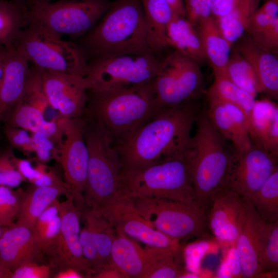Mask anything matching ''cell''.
Listing matches in <instances>:
<instances>
[{
  "label": "cell",
  "instance_id": "obj_1",
  "mask_svg": "<svg viewBox=\"0 0 278 278\" xmlns=\"http://www.w3.org/2000/svg\"><path fill=\"white\" fill-rule=\"evenodd\" d=\"M198 113L193 101L158 111L131 135L114 145L121 162V172L138 171L188 150Z\"/></svg>",
  "mask_w": 278,
  "mask_h": 278
},
{
  "label": "cell",
  "instance_id": "obj_2",
  "mask_svg": "<svg viewBox=\"0 0 278 278\" xmlns=\"http://www.w3.org/2000/svg\"><path fill=\"white\" fill-rule=\"evenodd\" d=\"M77 44L88 62L126 54L154 53L148 44L141 0L112 2L106 13Z\"/></svg>",
  "mask_w": 278,
  "mask_h": 278
},
{
  "label": "cell",
  "instance_id": "obj_3",
  "mask_svg": "<svg viewBox=\"0 0 278 278\" xmlns=\"http://www.w3.org/2000/svg\"><path fill=\"white\" fill-rule=\"evenodd\" d=\"M84 114L101 125L115 145L133 133L155 114L154 79L104 91L87 90Z\"/></svg>",
  "mask_w": 278,
  "mask_h": 278
},
{
  "label": "cell",
  "instance_id": "obj_4",
  "mask_svg": "<svg viewBox=\"0 0 278 278\" xmlns=\"http://www.w3.org/2000/svg\"><path fill=\"white\" fill-rule=\"evenodd\" d=\"M190 156L195 204L206 212L213 196L225 188L234 148L217 130L207 112H199Z\"/></svg>",
  "mask_w": 278,
  "mask_h": 278
},
{
  "label": "cell",
  "instance_id": "obj_5",
  "mask_svg": "<svg viewBox=\"0 0 278 278\" xmlns=\"http://www.w3.org/2000/svg\"><path fill=\"white\" fill-rule=\"evenodd\" d=\"M190 150L138 171L121 172L118 193L131 198L156 197L195 205Z\"/></svg>",
  "mask_w": 278,
  "mask_h": 278
},
{
  "label": "cell",
  "instance_id": "obj_6",
  "mask_svg": "<svg viewBox=\"0 0 278 278\" xmlns=\"http://www.w3.org/2000/svg\"><path fill=\"white\" fill-rule=\"evenodd\" d=\"M84 134L89 152L84 205L96 210L118 193L121 162L109 133L83 114Z\"/></svg>",
  "mask_w": 278,
  "mask_h": 278
},
{
  "label": "cell",
  "instance_id": "obj_7",
  "mask_svg": "<svg viewBox=\"0 0 278 278\" xmlns=\"http://www.w3.org/2000/svg\"><path fill=\"white\" fill-rule=\"evenodd\" d=\"M111 4L110 0H32L26 4L29 24L61 37L80 38L94 27Z\"/></svg>",
  "mask_w": 278,
  "mask_h": 278
},
{
  "label": "cell",
  "instance_id": "obj_8",
  "mask_svg": "<svg viewBox=\"0 0 278 278\" xmlns=\"http://www.w3.org/2000/svg\"><path fill=\"white\" fill-rule=\"evenodd\" d=\"M17 46L30 63L45 71L85 76L88 62L77 44L39 26L29 24L21 32Z\"/></svg>",
  "mask_w": 278,
  "mask_h": 278
},
{
  "label": "cell",
  "instance_id": "obj_9",
  "mask_svg": "<svg viewBox=\"0 0 278 278\" xmlns=\"http://www.w3.org/2000/svg\"><path fill=\"white\" fill-rule=\"evenodd\" d=\"M132 199L147 222L171 238L180 241L206 234L207 213L195 204L156 197Z\"/></svg>",
  "mask_w": 278,
  "mask_h": 278
},
{
  "label": "cell",
  "instance_id": "obj_10",
  "mask_svg": "<svg viewBox=\"0 0 278 278\" xmlns=\"http://www.w3.org/2000/svg\"><path fill=\"white\" fill-rule=\"evenodd\" d=\"M161 59L157 54H126L88 62L84 76L87 90L104 91L145 82L155 78Z\"/></svg>",
  "mask_w": 278,
  "mask_h": 278
},
{
  "label": "cell",
  "instance_id": "obj_11",
  "mask_svg": "<svg viewBox=\"0 0 278 278\" xmlns=\"http://www.w3.org/2000/svg\"><path fill=\"white\" fill-rule=\"evenodd\" d=\"M202 84L198 63L174 49L161 59L154 78L155 113L163 108L193 101Z\"/></svg>",
  "mask_w": 278,
  "mask_h": 278
},
{
  "label": "cell",
  "instance_id": "obj_12",
  "mask_svg": "<svg viewBox=\"0 0 278 278\" xmlns=\"http://www.w3.org/2000/svg\"><path fill=\"white\" fill-rule=\"evenodd\" d=\"M111 223L115 231L146 246L161 249L181 248L179 240L151 227L137 210L130 197L119 193L96 209Z\"/></svg>",
  "mask_w": 278,
  "mask_h": 278
},
{
  "label": "cell",
  "instance_id": "obj_13",
  "mask_svg": "<svg viewBox=\"0 0 278 278\" xmlns=\"http://www.w3.org/2000/svg\"><path fill=\"white\" fill-rule=\"evenodd\" d=\"M64 140L58 146L59 162L63 169L65 182L76 203H84L89 152L84 134L82 116L74 118H59Z\"/></svg>",
  "mask_w": 278,
  "mask_h": 278
},
{
  "label": "cell",
  "instance_id": "obj_14",
  "mask_svg": "<svg viewBox=\"0 0 278 278\" xmlns=\"http://www.w3.org/2000/svg\"><path fill=\"white\" fill-rule=\"evenodd\" d=\"M277 157L254 144L244 151L235 150L225 187L249 202L253 194L278 169Z\"/></svg>",
  "mask_w": 278,
  "mask_h": 278
},
{
  "label": "cell",
  "instance_id": "obj_15",
  "mask_svg": "<svg viewBox=\"0 0 278 278\" xmlns=\"http://www.w3.org/2000/svg\"><path fill=\"white\" fill-rule=\"evenodd\" d=\"M66 197L65 200L59 203V233L45 255L50 265L58 270L74 268L88 277L90 269L80 242L81 211L72 195Z\"/></svg>",
  "mask_w": 278,
  "mask_h": 278
},
{
  "label": "cell",
  "instance_id": "obj_16",
  "mask_svg": "<svg viewBox=\"0 0 278 278\" xmlns=\"http://www.w3.org/2000/svg\"><path fill=\"white\" fill-rule=\"evenodd\" d=\"M44 92L49 106L58 111L59 118L81 117L87 102L84 76L43 70Z\"/></svg>",
  "mask_w": 278,
  "mask_h": 278
},
{
  "label": "cell",
  "instance_id": "obj_17",
  "mask_svg": "<svg viewBox=\"0 0 278 278\" xmlns=\"http://www.w3.org/2000/svg\"><path fill=\"white\" fill-rule=\"evenodd\" d=\"M181 251V248H143L138 242L116 232L111 263L125 278H146L153 268L165 257Z\"/></svg>",
  "mask_w": 278,
  "mask_h": 278
},
{
  "label": "cell",
  "instance_id": "obj_18",
  "mask_svg": "<svg viewBox=\"0 0 278 278\" xmlns=\"http://www.w3.org/2000/svg\"><path fill=\"white\" fill-rule=\"evenodd\" d=\"M208 208L207 225L214 236L227 247L234 244L244 220L246 202L225 187L213 196Z\"/></svg>",
  "mask_w": 278,
  "mask_h": 278
},
{
  "label": "cell",
  "instance_id": "obj_19",
  "mask_svg": "<svg viewBox=\"0 0 278 278\" xmlns=\"http://www.w3.org/2000/svg\"><path fill=\"white\" fill-rule=\"evenodd\" d=\"M266 224L252 204L246 202L244 220L235 241L240 261L242 277H258L262 275L260 255Z\"/></svg>",
  "mask_w": 278,
  "mask_h": 278
},
{
  "label": "cell",
  "instance_id": "obj_20",
  "mask_svg": "<svg viewBox=\"0 0 278 278\" xmlns=\"http://www.w3.org/2000/svg\"><path fill=\"white\" fill-rule=\"evenodd\" d=\"M44 256L31 230L15 223L4 228L0 237V263L11 271L26 262L41 263Z\"/></svg>",
  "mask_w": 278,
  "mask_h": 278
},
{
  "label": "cell",
  "instance_id": "obj_21",
  "mask_svg": "<svg viewBox=\"0 0 278 278\" xmlns=\"http://www.w3.org/2000/svg\"><path fill=\"white\" fill-rule=\"evenodd\" d=\"M30 62L20 48H11L0 82V124L6 123L24 91Z\"/></svg>",
  "mask_w": 278,
  "mask_h": 278
},
{
  "label": "cell",
  "instance_id": "obj_22",
  "mask_svg": "<svg viewBox=\"0 0 278 278\" xmlns=\"http://www.w3.org/2000/svg\"><path fill=\"white\" fill-rule=\"evenodd\" d=\"M235 47L252 67L256 76L260 93L277 99L278 60L273 52L256 43L248 35L240 38Z\"/></svg>",
  "mask_w": 278,
  "mask_h": 278
},
{
  "label": "cell",
  "instance_id": "obj_23",
  "mask_svg": "<svg viewBox=\"0 0 278 278\" xmlns=\"http://www.w3.org/2000/svg\"><path fill=\"white\" fill-rule=\"evenodd\" d=\"M249 120L252 144L277 155V105L268 98L256 99Z\"/></svg>",
  "mask_w": 278,
  "mask_h": 278
},
{
  "label": "cell",
  "instance_id": "obj_24",
  "mask_svg": "<svg viewBox=\"0 0 278 278\" xmlns=\"http://www.w3.org/2000/svg\"><path fill=\"white\" fill-rule=\"evenodd\" d=\"M71 194L67 186H37L32 184L24 190L15 223L32 231L38 218L55 200L61 195L66 196Z\"/></svg>",
  "mask_w": 278,
  "mask_h": 278
},
{
  "label": "cell",
  "instance_id": "obj_25",
  "mask_svg": "<svg viewBox=\"0 0 278 278\" xmlns=\"http://www.w3.org/2000/svg\"><path fill=\"white\" fill-rule=\"evenodd\" d=\"M166 38L168 46L198 64L207 60L197 29L185 16L175 14L167 26Z\"/></svg>",
  "mask_w": 278,
  "mask_h": 278
},
{
  "label": "cell",
  "instance_id": "obj_26",
  "mask_svg": "<svg viewBox=\"0 0 278 278\" xmlns=\"http://www.w3.org/2000/svg\"><path fill=\"white\" fill-rule=\"evenodd\" d=\"M149 46L155 54L168 47L167 26L175 13L166 0H141Z\"/></svg>",
  "mask_w": 278,
  "mask_h": 278
},
{
  "label": "cell",
  "instance_id": "obj_27",
  "mask_svg": "<svg viewBox=\"0 0 278 278\" xmlns=\"http://www.w3.org/2000/svg\"><path fill=\"white\" fill-rule=\"evenodd\" d=\"M195 26L213 69L225 72L233 45L222 35L212 16L201 20Z\"/></svg>",
  "mask_w": 278,
  "mask_h": 278
},
{
  "label": "cell",
  "instance_id": "obj_28",
  "mask_svg": "<svg viewBox=\"0 0 278 278\" xmlns=\"http://www.w3.org/2000/svg\"><path fill=\"white\" fill-rule=\"evenodd\" d=\"M209 107L206 111L212 123L234 149L242 151L250 148L252 142L250 135L242 129L227 111L222 100L207 93Z\"/></svg>",
  "mask_w": 278,
  "mask_h": 278
},
{
  "label": "cell",
  "instance_id": "obj_29",
  "mask_svg": "<svg viewBox=\"0 0 278 278\" xmlns=\"http://www.w3.org/2000/svg\"><path fill=\"white\" fill-rule=\"evenodd\" d=\"M29 24L25 3L0 0V45L15 46L21 32Z\"/></svg>",
  "mask_w": 278,
  "mask_h": 278
},
{
  "label": "cell",
  "instance_id": "obj_30",
  "mask_svg": "<svg viewBox=\"0 0 278 278\" xmlns=\"http://www.w3.org/2000/svg\"><path fill=\"white\" fill-rule=\"evenodd\" d=\"M260 0H244L228 14L215 19L223 37L233 45L241 38Z\"/></svg>",
  "mask_w": 278,
  "mask_h": 278
},
{
  "label": "cell",
  "instance_id": "obj_31",
  "mask_svg": "<svg viewBox=\"0 0 278 278\" xmlns=\"http://www.w3.org/2000/svg\"><path fill=\"white\" fill-rule=\"evenodd\" d=\"M81 214L90 227L101 266L110 264L115 229L98 210L88 208Z\"/></svg>",
  "mask_w": 278,
  "mask_h": 278
},
{
  "label": "cell",
  "instance_id": "obj_32",
  "mask_svg": "<svg viewBox=\"0 0 278 278\" xmlns=\"http://www.w3.org/2000/svg\"><path fill=\"white\" fill-rule=\"evenodd\" d=\"M213 71L214 81L207 93L222 101L237 106L245 112L249 119L256 97L235 85L224 72L216 70H213Z\"/></svg>",
  "mask_w": 278,
  "mask_h": 278
},
{
  "label": "cell",
  "instance_id": "obj_33",
  "mask_svg": "<svg viewBox=\"0 0 278 278\" xmlns=\"http://www.w3.org/2000/svg\"><path fill=\"white\" fill-rule=\"evenodd\" d=\"M249 202L264 221H278V169L253 194Z\"/></svg>",
  "mask_w": 278,
  "mask_h": 278
},
{
  "label": "cell",
  "instance_id": "obj_34",
  "mask_svg": "<svg viewBox=\"0 0 278 278\" xmlns=\"http://www.w3.org/2000/svg\"><path fill=\"white\" fill-rule=\"evenodd\" d=\"M225 73L230 80L242 90L255 97L260 93L254 70L235 47L232 48Z\"/></svg>",
  "mask_w": 278,
  "mask_h": 278
},
{
  "label": "cell",
  "instance_id": "obj_35",
  "mask_svg": "<svg viewBox=\"0 0 278 278\" xmlns=\"http://www.w3.org/2000/svg\"><path fill=\"white\" fill-rule=\"evenodd\" d=\"M46 120L42 111L20 100L6 124L34 133L39 132Z\"/></svg>",
  "mask_w": 278,
  "mask_h": 278
},
{
  "label": "cell",
  "instance_id": "obj_36",
  "mask_svg": "<svg viewBox=\"0 0 278 278\" xmlns=\"http://www.w3.org/2000/svg\"><path fill=\"white\" fill-rule=\"evenodd\" d=\"M262 275H276L278 270V221L268 223L263 237L260 255Z\"/></svg>",
  "mask_w": 278,
  "mask_h": 278
},
{
  "label": "cell",
  "instance_id": "obj_37",
  "mask_svg": "<svg viewBox=\"0 0 278 278\" xmlns=\"http://www.w3.org/2000/svg\"><path fill=\"white\" fill-rule=\"evenodd\" d=\"M24 190L0 185V226L9 228L15 223Z\"/></svg>",
  "mask_w": 278,
  "mask_h": 278
},
{
  "label": "cell",
  "instance_id": "obj_38",
  "mask_svg": "<svg viewBox=\"0 0 278 278\" xmlns=\"http://www.w3.org/2000/svg\"><path fill=\"white\" fill-rule=\"evenodd\" d=\"M13 152L8 149L0 153V185L15 188L25 181L12 160Z\"/></svg>",
  "mask_w": 278,
  "mask_h": 278
},
{
  "label": "cell",
  "instance_id": "obj_39",
  "mask_svg": "<svg viewBox=\"0 0 278 278\" xmlns=\"http://www.w3.org/2000/svg\"><path fill=\"white\" fill-rule=\"evenodd\" d=\"M181 252L169 255L160 261L146 278H180L186 271L180 262Z\"/></svg>",
  "mask_w": 278,
  "mask_h": 278
},
{
  "label": "cell",
  "instance_id": "obj_40",
  "mask_svg": "<svg viewBox=\"0 0 278 278\" xmlns=\"http://www.w3.org/2000/svg\"><path fill=\"white\" fill-rule=\"evenodd\" d=\"M80 242L82 254L87 262L90 271L101 266L93 236L88 223L84 220V225L81 229Z\"/></svg>",
  "mask_w": 278,
  "mask_h": 278
},
{
  "label": "cell",
  "instance_id": "obj_41",
  "mask_svg": "<svg viewBox=\"0 0 278 278\" xmlns=\"http://www.w3.org/2000/svg\"><path fill=\"white\" fill-rule=\"evenodd\" d=\"M4 132L12 147L26 154L34 152L35 146L27 131L6 125Z\"/></svg>",
  "mask_w": 278,
  "mask_h": 278
},
{
  "label": "cell",
  "instance_id": "obj_42",
  "mask_svg": "<svg viewBox=\"0 0 278 278\" xmlns=\"http://www.w3.org/2000/svg\"><path fill=\"white\" fill-rule=\"evenodd\" d=\"M214 0H184L185 17L195 26L200 21L212 16Z\"/></svg>",
  "mask_w": 278,
  "mask_h": 278
},
{
  "label": "cell",
  "instance_id": "obj_43",
  "mask_svg": "<svg viewBox=\"0 0 278 278\" xmlns=\"http://www.w3.org/2000/svg\"><path fill=\"white\" fill-rule=\"evenodd\" d=\"M51 266L38 262H26L12 271L11 278H48Z\"/></svg>",
  "mask_w": 278,
  "mask_h": 278
},
{
  "label": "cell",
  "instance_id": "obj_44",
  "mask_svg": "<svg viewBox=\"0 0 278 278\" xmlns=\"http://www.w3.org/2000/svg\"><path fill=\"white\" fill-rule=\"evenodd\" d=\"M252 39L263 48L273 52L278 48V17L260 31L252 37Z\"/></svg>",
  "mask_w": 278,
  "mask_h": 278
},
{
  "label": "cell",
  "instance_id": "obj_45",
  "mask_svg": "<svg viewBox=\"0 0 278 278\" xmlns=\"http://www.w3.org/2000/svg\"><path fill=\"white\" fill-rule=\"evenodd\" d=\"M12 158L18 171L25 180L30 183L41 176L46 166L44 163H41L33 167L30 160L18 158L14 154Z\"/></svg>",
  "mask_w": 278,
  "mask_h": 278
},
{
  "label": "cell",
  "instance_id": "obj_46",
  "mask_svg": "<svg viewBox=\"0 0 278 278\" xmlns=\"http://www.w3.org/2000/svg\"><path fill=\"white\" fill-rule=\"evenodd\" d=\"M227 247L224 259L231 270L233 277H242L240 261L235 242Z\"/></svg>",
  "mask_w": 278,
  "mask_h": 278
},
{
  "label": "cell",
  "instance_id": "obj_47",
  "mask_svg": "<svg viewBox=\"0 0 278 278\" xmlns=\"http://www.w3.org/2000/svg\"><path fill=\"white\" fill-rule=\"evenodd\" d=\"M244 0H214L212 16L215 19H219L232 11Z\"/></svg>",
  "mask_w": 278,
  "mask_h": 278
},
{
  "label": "cell",
  "instance_id": "obj_48",
  "mask_svg": "<svg viewBox=\"0 0 278 278\" xmlns=\"http://www.w3.org/2000/svg\"><path fill=\"white\" fill-rule=\"evenodd\" d=\"M46 168L38 178L31 182L32 185L37 186H67L53 170H47Z\"/></svg>",
  "mask_w": 278,
  "mask_h": 278
},
{
  "label": "cell",
  "instance_id": "obj_49",
  "mask_svg": "<svg viewBox=\"0 0 278 278\" xmlns=\"http://www.w3.org/2000/svg\"><path fill=\"white\" fill-rule=\"evenodd\" d=\"M31 137L35 147L50 151L53 155V158L59 161L58 148L56 147V144L51 140L45 135L37 132L31 133Z\"/></svg>",
  "mask_w": 278,
  "mask_h": 278
},
{
  "label": "cell",
  "instance_id": "obj_50",
  "mask_svg": "<svg viewBox=\"0 0 278 278\" xmlns=\"http://www.w3.org/2000/svg\"><path fill=\"white\" fill-rule=\"evenodd\" d=\"M89 277L125 278V276L111 264H109L101 266L91 270Z\"/></svg>",
  "mask_w": 278,
  "mask_h": 278
},
{
  "label": "cell",
  "instance_id": "obj_51",
  "mask_svg": "<svg viewBox=\"0 0 278 278\" xmlns=\"http://www.w3.org/2000/svg\"><path fill=\"white\" fill-rule=\"evenodd\" d=\"M258 9L271 17L278 16V0H267Z\"/></svg>",
  "mask_w": 278,
  "mask_h": 278
},
{
  "label": "cell",
  "instance_id": "obj_52",
  "mask_svg": "<svg viewBox=\"0 0 278 278\" xmlns=\"http://www.w3.org/2000/svg\"><path fill=\"white\" fill-rule=\"evenodd\" d=\"M55 278H82L85 276L77 270L72 268L59 269L54 275Z\"/></svg>",
  "mask_w": 278,
  "mask_h": 278
},
{
  "label": "cell",
  "instance_id": "obj_53",
  "mask_svg": "<svg viewBox=\"0 0 278 278\" xmlns=\"http://www.w3.org/2000/svg\"><path fill=\"white\" fill-rule=\"evenodd\" d=\"M11 48L0 45V82L3 77L5 66Z\"/></svg>",
  "mask_w": 278,
  "mask_h": 278
},
{
  "label": "cell",
  "instance_id": "obj_54",
  "mask_svg": "<svg viewBox=\"0 0 278 278\" xmlns=\"http://www.w3.org/2000/svg\"><path fill=\"white\" fill-rule=\"evenodd\" d=\"M34 152L36 153L37 159L42 163H45L53 158L52 153L47 150L40 148H34Z\"/></svg>",
  "mask_w": 278,
  "mask_h": 278
},
{
  "label": "cell",
  "instance_id": "obj_55",
  "mask_svg": "<svg viewBox=\"0 0 278 278\" xmlns=\"http://www.w3.org/2000/svg\"><path fill=\"white\" fill-rule=\"evenodd\" d=\"M175 14L185 16L184 0H166Z\"/></svg>",
  "mask_w": 278,
  "mask_h": 278
},
{
  "label": "cell",
  "instance_id": "obj_56",
  "mask_svg": "<svg viewBox=\"0 0 278 278\" xmlns=\"http://www.w3.org/2000/svg\"><path fill=\"white\" fill-rule=\"evenodd\" d=\"M216 277L220 278L233 277L231 270L224 259L218 268Z\"/></svg>",
  "mask_w": 278,
  "mask_h": 278
},
{
  "label": "cell",
  "instance_id": "obj_57",
  "mask_svg": "<svg viewBox=\"0 0 278 278\" xmlns=\"http://www.w3.org/2000/svg\"><path fill=\"white\" fill-rule=\"evenodd\" d=\"M12 271L0 263V278H11Z\"/></svg>",
  "mask_w": 278,
  "mask_h": 278
},
{
  "label": "cell",
  "instance_id": "obj_58",
  "mask_svg": "<svg viewBox=\"0 0 278 278\" xmlns=\"http://www.w3.org/2000/svg\"><path fill=\"white\" fill-rule=\"evenodd\" d=\"M12 1H16V2H21V3L26 4L27 3H28V2H29L31 1H32V0H12Z\"/></svg>",
  "mask_w": 278,
  "mask_h": 278
},
{
  "label": "cell",
  "instance_id": "obj_59",
  "mask_svg": "<svg viewBox=\"0 0 278 278\" xmlns=\"http://www.w3.org/2000/svg\"><path fill=\"white\" fill-rule=\"evenodd\" d=\"M4 229V228L0 226V237L3 232Z\"/></svg>",
  "mask_w": 278,
  "mask_h": 278
},
{
  "label": "cell",
  "instance_id": "obj_60",
  "mask_svg": "<svg viewBox=\"0 0 278 278\" xmlns=\"http://www.w3.org/2000/svg\"><path fill=\"white\" fill-rule=\"evenodd\" d=\"M37 1H41V2H51V1H54V0H37Z\"/></svg>",
  "mask_w": 278,
  "mask_h": 278
}]
</instances>
